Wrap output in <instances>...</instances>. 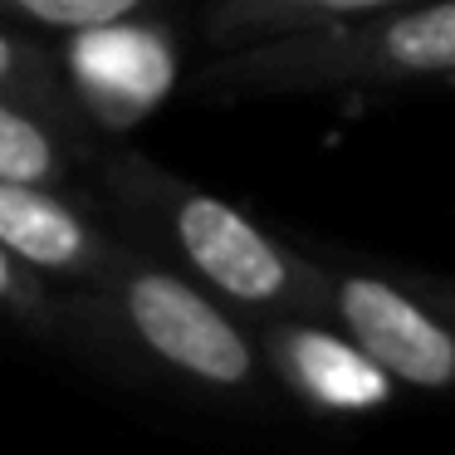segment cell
Masks as SVG:
<instances>
[{
	"label": "cell",
	"mask_w": 455,
	"mask_h": 455,
	"mask_svg": "<svg viewBox=\"0 0 455 455\" xmlns=\"http://www.w3.org/2000/svg\"><path fill=\"white\" fill-rule=\"evenodd\" d=\"M69 294L79 353L118 363L138 382L196 406L265 411L269 402H284L269 377L255 318L142 250L132 235L108 275Z\"/></svg>",
	"instance_id": "6da1fadb"
},
{
	"label": "cell",
	"mask_w": 455,
	"mask_h": 455,
	"mask_svg": "<svg viewBox=\"0 0 455 455\" xmlns=\"http://www.w3.org/2000/svg\"><path fill=\"white\" fill-rule=\"evenodd\" d=\"M89 191L142 250L235 304L245 318L318 308L308 250L269 235L255 216L167 172L148 152L103 142L89 167Z\"/></svg>",
	"instance_id": "7a4b0ae2"
},
{
	"label": "cell",
	"mask_w": 455,
	"mask_h": 455,
	"mask_svg": "<svg viewBox=\"0 0 455 455\" xmlns=\"http://www.w3.org/2000/svg\"><path fill=\"white\" fill-rule=\"evenodd\" d=\"M445 84H455V0H416L372 20L230 44L201 69L196 89L216 103H250Z\"/></svg>",
	"instance_id": "3957f363"
},
{
	"label": "cell",
	"mask_w": 455,
	"mask_h": 455,
	"mask_svg": "<svg viewBox=\"0 0 455 455\" xmlns=\"http://www.w3.org/2000/svg\"><path fill=\"white\" fill-rule=\"evenodd\" d=\"M318 314L353 333L406 392L455 396V318L421 289L416 269H392L357 250H308Z\"/></svg>",
	"instance_id": "277c9868"
},
{
	"label": "cell",
	"mask_w": 455,
	"mask_h": 455,
	"mask_svg": "<svg viewBox=\"0 0 455 455\" xmlns=\"http://www.w3.org/2000/svg\"><path fill=\"white\" fill-rule=\"evenodd\" d=\"M255 333L279 396L304 416L363 421V416H382L406 392L353 333H343L318 308L255 318Z\"/></svg>",
	"instance_id": "5b68a950"
},
{
	"label": "cell",
	"mask_w": 455,
	"mask_h": 455,
	"mask_svg": "<svg viewBox=\"0 0 455 455\" xmlns=\"http://www.w3.org/2000/svg\"><path fill=\"white\" fill-rule=\"evenodd\" d=\"M0 240L50 284L84 289L128 250V230L103 201L50 181H0Z\"/></svg>",
	"instance_id": "8992f818"
},
{
	"label": "cell",
	"mask_w": 455,
	"mask_h": 455,
	"mask_svg": "<svg viewBox=\"0 0 455 455\" xmlns=\"http://www.w3.org/2000/svg\"><path fill=\"white\" fill-rule=\"evenodd\" d=\"M99 132L0 93V181H50L74 187L99 157Z\"/></svg>",
	"instance_id": "52a82bcc"
},
{
	"label": "cell",
	"mask_w": 455,
	"mask_h": 455,
	"mask_svg": "<svg viewBox=\"0 0 455 455\" xmlns=\"http://www.w3.org/2000/svg\"><path fill=\"white\" fill-rule=\"evenodd\" d=\"M402 5H416V0H206V40L216 50H230V44L269 40V35L372 20Z\"/></svg>",
	"instance_id": "ba28073f"
},
{
	"label": "cell",
	"mask_w": 455,
	"mask_h": 455,
	"mask_svg": "<svg viewBox=\"0 0 455 455\" xmlns=\"http://www.w3.org/2000/svg\"><path fill=\"white\" fill-rule=\"evenodd\" d=\"M0 323H11L30 343L79 353V323H74V294L35 275L5 240H0Z\"/></svg>",
	"instance_id": "9c48e42d"
},
{
	"label": "cell",
	"mask_w": 455,
	"mask_h": 455,
	"mask_svg": "<svg viewBox=\"0 0 455 455\" xmlns=\"http://www.w3.org/2000/svg\"><path fill=\"white\" fill-rule=\"evenodd\" d=\"M0 93H11V99H25L44 113H60V118H69V123L93 128L84 103L74 99V89H69L64 60L50 54L40 40H30V35L15 20H5V15H0Z\"/></svg>",
	"instance_id": "30bf717a"
},
{
	"label": "cell",
	"mask_w": 455,
	"mask_h": 455,
	"mask_svg": "<svg viewBox=\"0 0 455 455\" xmlns=\"http://www.w3.org/2000/svg\"><path fill=\"white\" fill-rule=\"evenodd\" d=\"M152 5L157 0H0V15L15 25L84 35V30H103V25L142 20V15H152Z\"/></svg>",
	"instance_id": "8fae6325"
},
{
	"label": "cell",
	"mask_w": 455,
	"mask_h": 455,
	"mask_svg": "<svg viewBox=\"0 0 455 455\" xmlns=\"http://www.w3.org/2000/svg\"><path fill=\"white\" fill-rule=\"evenodd\" d=\"M416 279H421V289H426V294H431L435 304H441L445 314L455 318V279H451V275H416Z\"/></svg>",
	"instance_id": "7c38bea8"
}]
</instances>
